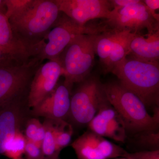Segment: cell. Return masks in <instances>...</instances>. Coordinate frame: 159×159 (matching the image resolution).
Segmentation results:
<instances>
[{
  "label": "cell",
  "mask_w": 159,
  "mask_h": 159,
  "mask_svg": "<svg viewBox=\"0 0 159 159\" xmlns=\"http://www.w3.org/2000/svg\"><path fill=\"white\" fill-rule=\"evenodd\" d=\"M13 159H24L22 158L21 157H19V158H15Z\"/></svg>",
  "instance_id": "obj_32"
},
{
  "label": "cell",
  "mask_w": 159,
  "mask_h": 159,
  "mask_svg": "<svg viewBox=\"0 0 159 159\" xmlns=\"http://www.w3.org/2000/svg\"><path fill=\"white\" fill-rule=\"evenodd\" d=\"M25 135L28 141L42 145L45 133L43 124L37 118H29L25 125Z\"/></svg>",
  "instance_id": "obj_21"
},
{
  "label": "cell",
  "mask_w": 159,
  "mask_h": 159,
  "mask_svg": "<svg viewBox=\"0 0 159 159\" xmlns=\"http://www.w3.org/2000/svg\"><path fill=\"white\" fill-rule=\"evenodd\" d=\"M54 0H32L29 6L9 20L14 36L32 52L59 17Z\"/></svg>",
  "instance_id": "obj_1"
},
{
  "label": "cell",
  "mask_w": 159,
  "mask_h": 159,
  "mask_svg": "<svg viewBox=\"0 0 159 159\" xmlns=\"http://www.w3.org/2000/svg\"><path fill=\"white\" fill-rule=\"evenodd\" d=\"M107 29L106 26L80 25L61 12L43 39L34 48L35 58L42 63L44 60L58 61L60 54L74 38L80 34H99Z\"/></svg>",
  "instance_id": "obj_4"
},
{
  "label": "cell",
  "mask_w": 159,
  "mask_h": 159,
  "mask_svg": "<svg viewBox=\"0 0 159 159\" xmlns=\"http://www.w3.org/2000/svg\"><path fill=\"white\" fill-rule=\"evenodd\" d=\"M59 11L80 25L91 20L108 19L112 8L107 0H54Z\"/></svg>",
  "instance_id": "obj_11"
},
{
  "label": "cell",
  "mask_w": 159,
  "mask_h": 159,
  "mask_svg": "<svg viewBox=\"0 0 159 159\" xmlns=\"http://www.w3.org/2000/svg\"><path fill=\"white\" fill-rule=\"evenodd\" d=\"M88 126L91 131L116 142L124 143L127 139L123 120L107 98Z\"/></svg>",
  "instance_id": "obj_13"
},
{
  "label": "cell",
  "mask_w": 159,
  "mask_h": 159,
  "mask_svg": "<svg viewBox=\"0 0 159 159\" xmlns=\"http://www.w3.org/2000/svg\"><path fill=\"white\" fill-rule=\"evenodd\" d=\"M45 128L42 149L45 159H59V152L56 148L55 138V122L46 119L43 123Z\"/></svg>",
  "instance_id": "obj_19"
},
{
  "label": "cell",
  "mask_w": 159,
  "mask_h": 159,
  "mask_svg": "<svg viewBox=\"0 0 159 159\" xmlns=\"http://www.w3.org/2000/svg\"><path fill=\"white\" fill-rule=\"evenodd\" d=\"M0 12L6 14V7L5 6V0H0Z\"/></svg>",
  "instance_id": "obj_30"
},
{
  "label": "cell",
  "mask_w": 159,
  "mask_h": 159,
  "mask_svg": "<svg viewBox=\"0 0 159 159\" xmlns=\"http://www.w3.org/2000/svg\"><path fill=\"white\" fill-rule=\"evenodd\" d=\"M24 154L26 159H45L41 145L28 140Z\"/></svg>",
  "instance_id": "obj_25"
},
{
  "label": "cell",
  "mask_w": 159,
  "mask_h": 159,
  "mask_svg": "<svg viewBox=\"0 0 159 159\" xmlns=\"http://www.w3.org/2000/svg\"><path fill=\"white\" fill-rule=\"evenodd\" d=\"M114 159H128L127 158H126L125 157H119V158H115Z\"/></svg>",
  "instance_id": "obj_31"
},
{
  "label": "cell",
  "mask_w": 159,
  "mask_h": 159,
  "mask_svg": "<svg viewBox=\"0 0 159 159\" xmlns=\"http://www.w3.org/2000/svg\"><path fill=\"white\" fill-rule=\"evenodd\" d=\"M79 84L71 96L69 117L77 125H88L106 97L97 77H88Z\"/></svg>",
  "instance_id": "obj_6"
},
{
  "label": "cell",
  "mask_w": 159,
  "mask_h": 159,
  "mask_svg": "<svg viewBox=\"0 0 159 159\" xmlns=\"http://www.w3.org/2000/svg\"><path fill=\"white\" fill-rule=\"evenodd\" d=\"M62 70L59 61L42 64L34 73L28 97L29 109L36 106L56 87Z\"/></svg>",
  "instance_id": "obj_12"
},
{
  "label": "cell",
  "mask_w": 159,
  "mask_h": 159,
  "mask_svg": "<svg viewBox=\"0 0 159 159\" xmlns=\"http://www.w3.org/2000/svg\"><path fill=\"white\" fill-rule=\"evenodd\" d=\"M0 48L21 63H27L34 58L33 53L14 36L9 19L0 12Z\"/></svg>",
  "instance_id": "obj_15"
},
{
  "label": "cell",
  "mask_w": 159,
  "mask_h": 159,
  "mask_svg": "<svg viewBox=\"0 0 159 159\" xmlns=\"http://www.w3.org/2000/svg\"><path fill=\"white\" fill-rule=\"evenodd\" d=\"M71 89L65 83L56 87L39 104L31 108V115L54 121L68 118L70 109Z\"/></svg>",
  "instance_id": "obj_14"
},
{
  "label": "cell",
  "mask_w": 159,
  "mask_h": 159,
  "mask_svg": "<svg viewBox=\"0 0 159 159\" xmlns=\"http://www.w3.org/2000/svg\"><path fill=\"white\" fill-rule=\"evenodd\" d=\"M28 96L15 99L0 107V155L28 120Z\"/></svg>",
  "instance_id": "obj_10"
},
{
  "label": "cell",
  "mask_w": 159,
  "mask_h": 159,
  "mask_svg": "<svg viewBox=\"0 0 159 159\" xmlns=\"http://www.w3.org/2000/svg\"><path fill=\"white\" fill-rule=\"evenodd\" d=\"M107 25L111 29L129 30L136 34H141L144 29H147L148 33L159 30V22L142 1L119 10L112 9Z\"/></svg>",
  "instance_id": "obj_8"
},
{
  "label": "cell",
  "mask_w": 159,
  "mask_h": 159,
  "mask_svg": "<svg viewBox=\"0 0 159 159\" xmlns=\"http://www.w3.org/2000/svg\"><path fill=\"white\" fill-rule=\"evenodd\" d=\"M123 157L128 159H159V150H145L128 152Z\"/></svg>",
  "instance_id": "obj_26"
},
{
  "label": "cell",
  "mask_w": 159,
  "mask_h": 159,
  "mask_svg": "<svg viewBox=\"0 0 159 159\" xmlns=\"http://www.w3.org/2000/svg\"><path fill=\"white\" fill-rule=\"evenodd\" d=\"M102 87L107 101L123 120L127 134L158 129L159 107L151 116L142 100L119 82L104 84Z\"/></svg>",
  "instance_id": "obj_3"
},
{
  "label": "cell",
  "mask_w": 159,
  "mask_h": 159,
  "mask_svg": "<svg viewBox=\"0 0 159 159\" xmlns=\"http://www.w3.org/2000/svg\"><path fill=\"white\" fill-rule=\"evenodd\" d=\"M127 56L147 62L159 63V30L145 35L136 34L129 44Z\"/></svg>",
  "instance_id": "obj_16"
},
{
  "label": "cell",
  "mask_w": 159,
  "mask_h": 159,
  "mask_svg": "<svg viewBox=\"0 0 159 159\" xmlns=\"http://www.w3.org/2000/svg\"><path fill=\"white\" fill-rule=\"evenodd\" d=\"M141 2L139 0H110L109 1L112 10H117Z\"/></svg>",
  "instance_id": "obj_28"
},
{
  "label": "cell",
  "mask_w": 159,
  "mask_h": 159,
  "mask_svg": "<svg viewBox=\"0 0 159 159\" xmlns=\"http://www.w3.org/2000/svg\"><path fill=\"white\" fill-rule=\"evenodd\" d=\"M43 63L28 62L0 68V107L15 99L28 96L34 73Z\"/></svg>",
  "instance_id": "obj_7"
},
{
  "label": "cell",
  "mask_w": 159,
  "mask_h": 159,
  "mask_svg": "<svg viewBox=\"0 0 159 159\" xmlns=\"http://www.w3.org/2000/svg\"><path fill=\"white\" fill-rule=\"evenodd\" d=\"M137 140L139 145L146 150H159L158 130L147 131L138 134Z\"/></svg>",
  "instance_id": "obj_23"
},
{
  "label": "cell",
  "mask_w": 159,
  "mask_h": 159,
  "mask_svg": "<svg viewBox=\"0 0 159 159\" xmlns=\"http://www.w3.org/2000/svg\"><path fill=\"white\" fill-rule=\"evenodd\" d=\"M22 64L24 63L17 61L0 48V68L8 66L17 65Z\"/></svg>",
  "instance_id": "obj_27"
},
{
  "label": "cell",
  "mask_w": 159,
  "mask_h": 159,
  "mask_svg": "<svg viewBox=\"0 0 159 159\" xmlns=\"http://www.w3.org/2000/svg\"><path fill=\"white\" fill-rule=\"evenodd\" d=\"M32 0H5L6 17L9 19L23 11L29 6Z\"/></svg>",
  "instance_id": "obj_24"
},
{
  "label": "cell",
  "mask_w": 159,
  "mask_h": 159,
  "mask_svg": "<svg viewBox=\"0 0 159 159\" xmlns=\"http://www.w3.org/2000/svg\"><path fill=\"white\" fill-rule=\"evenodd\" d=\"M54 122L56 148L57 152L60 153L64 148L70 143L73 134V129L72 125L65 120Z\"/></svg>",
  "instance_id": "obj_20"
},
{
  "label": "cell",
  "mask_w": 159,
  "mask_h": 159,
  "mask_svg": "<svg viewBox=\"0 0 159 159\" xmlns=\"http://www.w3.org/2000/svg\"><path fill=\"white\" fill-rule=\"evenodd\" d=\"M136 34L129 30H122L114 44L107 62L103 68L104 73H111L117 64L127 56L129 44Z\"/></svg>",
  "instance_id": "obj_17"
},
{
  "label": "cell",
  "mask_w": 159,
  "mask_h": 159,
  "mask_svg": "<svg viewBox=\"0 0 159 159\" xmlns=\"http://www.w3.org/2000/svg\"><path fill=\"white\" fill-rule=\"evenodd\" d=\"M109 28L98 34L95 44L96 54L98 55L102 68L105 66L111 51L121 31Z\"/></svg>",
  "instance_id": "obj_18"
},
{
  "label": "cell",
  "mask_w": 159,
  "mask_h": 159,
  "mask_svg": "<svg viewBox=\"0 0 159 159\" xmlns=\"http://www.w3.org/2000/svg\"><path fill=\"white\" fill-rule=\"evenodd\" d=\"M27 139L21 131L15 134L12 139L6 145L4 155L13 159L21 157L25 153Z\"/></svg>",
  "instance_id": "obj_22"
},
{
  "label": "cell",
  "mask_w": 159,
  "mask_h": 159,
  "mask_svg": "<svg viewBox=\"0 0 159 159\" xmlns=\"http://www.w3.org/2000/svg\"><path fill=\"white\" fill-rule=\"evenodd\" d=\"M78 159H114L127 152L103 137L88 131L71 144Z\"/></svg>",
  "instance_id": "obj_9"
},
{
  "label": "cell",
  "mask_w": 159,
  "mask_h": 159,
  "mask_svg": "<svg viewBox=\"0 0 159 159\" xmlns=\"http://www.w3.org/2000/svg\"><path fill=\"white\" fill-rule=\"evenodd\" d=\"M99 34L77 35L60 55L58 61L65 78L64 82L70 88L88 77L93 66L95 44Z\"/></svg>",
  "instance_id": "obj_5"
},
{
  "label": "cell",
  "mask_w": 159,
  "mask_h": 159,
  "mask_svg": "<svg viewBox=\"0 0 159 159\" xmlns=\"http://www.w3.org/2000/svg\"><path fill=\"white\" fill-rule=\"evenodd\" d=\"M111 73L118 77L121 85L136 95L146 107H159V63L126 56Z\"/></svg>",
  "instance_id": "obj_2"
},
{
  "label": "cell",
  "mask_w": 159,
  "mask_h": 159,
  "mask_svg": "<svg viewBox=\"0 0 159 159\" xmlns=\"http://www.w3.org/2000/svg\"><path fill=\"white\" fill-rule=\"evenodd\" d=\"M142 2L150 10L154 18L159 22V14L156 12L157 10H159V0H145L142 1Z\"/></svg>",
  "instance_id": "obj_29"
}]
</instances>
